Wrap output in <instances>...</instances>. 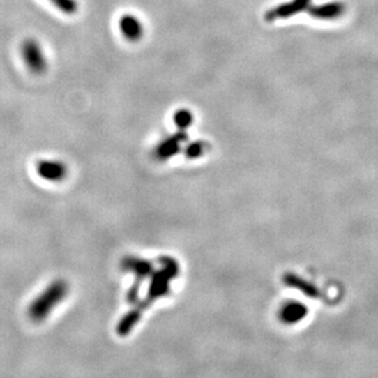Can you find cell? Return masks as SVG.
<instances>
[{"mask_svg": "<svg viewBox=\"0 0 378 378\" xmlns=\"http://www.w3.org/2000/svg\"><path fill=\"white\" fill-rule=\"evenodd\" d=\"M21 54L27 69L33 74H42L47 70V60L43 50L40 43L33 38L24 40L21 47Z\"/></svg>", "mask_w": 378, "mask_h": 378, "instance_id": "cell-1", "label": "cell"}, {"mask_svg": "<svg viewBox=\"0 0 378 378\" xmlns=\"http://www.w3.org/2000/svg\"><path fill=\"white\" fill-rule=\"evenodd\" d=\"M308 315H309V308L298 300H290L284 303L278 311L280 322L288 326L301 324L308 317Z\"/></svg>", "mask_w": 378, "mask_h": 378, "instance_id": "cell-2", "label": "cell"}, {"mask_svg": "<svg viewBox=\"0 0 378 378\" xmlns=\"http://www.w3.org/2000/svg\"><path fill=\"white\" fill-rule=\"evenodd\" d=\"M345 10L347 6L343 1H327L317 6L311 4L306 11L316 20L333 21L342 17Z\"/></svg>", "mask_w": 378, "mask_h": 378, "instance_id": "cell-3", "label": "cell"}, {"mask_svg": "<svg viewBox=\"0 0 378 378\" xmlns=\"http://www.w3.org/2000/svg\"><path fill=\"white\" fill-rule=\"evenodd\" d=\"M312 0H292L284 4L274 6L271 10L267 11L266 14V20L275 21L282 20V19H289L292 16L296 15L298 13L308 10V8L311 6Z\"/></svg>", "mask_w": 378, "mask_h": 378, "instance_id": "cell-4", "label": "cell"}, {"mask_svg": "<svg viewBox=\"0 0 378 378\" xmlns=\"http://www.w3.org/2000/svg\"><path fill=\"white\" fill-rule=\"evenodd\" d=\"M65 293V287L64 284H56L53 288L50 289V292L42 296V298L36 301V304L32 306V310H31V314L36 319H40L43 317L48 311H50V308L59 300Z\"/></svg>", "mask_w": 378, "mask_h": 378, "instance_id": "cell-5", "label": "cell"}, {"mask_svg": "<svg viewBox=\"0 0 378 378\" xmlns=\"http://www.w3.org/2000/svg\"><path fill=\"white\" fill-rule=\"evenodd\" d=\"M119 30L125 40L137 42L144 36V25L139 17L133 14H125L119 20Z\"/></svg>", "mask_w": 378, "mask_h": 378, "instance_id": "cell-6", "label": "cell"}, {"mask_svg": "<svg viewBox=\"0 0 378 378\" xmlns=\"http://www.w3.org/2000/svg\"><path fill=\"white\" fill-rule=\"evenodd\" d=\"M185 139H186V135H184V133H180L165 141L158 149V155L160 156V158H168L170 156L174 155L175 152L179 149L180 141Z\"/></svg>", "mask_w": 378, "mask_h": 378, "instance_id": "cell-7", "label": "cell"}, {"mask_svg": "<svg viewBox=\"0 0 378 378\" xmlns=\"http://www.w3.org/2000/svg\"><path fill=\"white\" fill-rule=\"evenodd\" d=\"M40 174L47 179H60L64 175V167L55 163H43L40 167Z\"/></svg>", "mask_w": 378, "mask_h": 378, "instance_id": "cell-8", "label": "cell"}, {"mask_svg": "<svg viewBox=\"0 0 378 378\" xmlns=\"http://www.w3.org/2000/svg\"><path fill=\"white\" fill-rule=\"evenodd\" d=\"M175 124L179 126L180 129H186L194 121V115L188 109H180L174 115Z\"/></svg>", "mask_w": 378, "mask_h": 378, "instance_id": "cell-9", "label": "cell"}, {"mask_svg": "<svg viewBox=\"0 0 378 378\" xmlns=\"http://www.w3.org/2000/svg\"><path fill=\"white\" fill-rule=\"evenodd\" d=\"M50 3L65 14H74L77 10V3L75 0H50Z\"/></svg>", "mask_w": 378, "mask_h": 378, "instance_id": "cell-10", "label": "cell"}, {"mask_svg": "<svg viewBox=\"0 0 378 378\" xmlns=\"http://www.w3.org/2000/svg\"><path fill=\"white\" fill-rule=\"evenodd\" d=\"M204 146L202 142H196V144H190L188 149V155L189 157H199V155L204 153Z\"/></svg>", "mask_w": 378, "mask_h": 378, "instance_id": "cell-11", "label": "cell"}]
</instances>
